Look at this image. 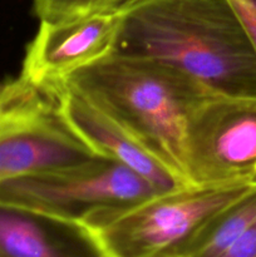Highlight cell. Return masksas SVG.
Wrapping results in <instances>:
<instances>
[{
  "label": "cell",
  "instance_id": "1",
  "mask_svg": "<svg viewBox=\"0 0 256 257\" xmlns=\"http://www.w3.org/2000/svg\"><path fill=\"white\" fill-rule=\"evenodd\" d=\"M112 54L170 65L215 95L256 98V53L228 0H140Z\"/></svg>",
  "mask_w": 256,
  "mask_h": 257
},
{
  "label": "cell",
  "instance_id": "2",
  "mask_svg": "<svg viewBox=\"0 0 256 257\" xmlns=\"http://www.w3.org/2000/svg\"><path fill=\"white\" fill-rule=\"evenodd\" d=\"M62 83L128 131L186 181L183 137L187 118L193 107L212 93L170 65L115 54L75 70Z\"/></svg>",
  "mask_w": 256,
  "mask_h": 257
},
{
  "label": "cell",
  "instance_id": "3",
  "mask_svg": "<svg viewBox=\"0 0 256 257\" xmlns=\"http://www.w3.org/2000/svg\"><path fill=\"white\" fill-rule=\"evenodd\" d=\"M253 185H187L84 223L109 257H182L208 223Z\"/></svg>",
  "mask_w": 256,
  "mask_h": 257
},
{
  "label": "cell",
  "instance_id": "4",
  "mask_svg": "<svg viewBox=\"0 0 256 257\" xmlns=\"http://www.w3.org/2000/svg\"><path fill=\"white\" fill-rule=\"evenodd\" d=\"M157 193L161 192L137 173L103 156L74 167L0 182V202L83 225L95 216L125 210Z\"/></svg>",
  "mask_w": 256,
  "mask_h": 257
},
{
  "label": "cell",
  "instance_id": "5",
  "mask_svg": "<svg viewBox=\"0 0 256 257\" xmlns=\"http://www.w3.org/2000/svg\"><path fill=\"white\" fill-rule=\"evenodd\" d=\"M98 157L67 124L58 94L20 78L0 92V182L63 170Z\"/></svg>",
  "mask_w": 256,
  "mask_h": 257
},
{
  "label": "cell",
  "instance_id": "6",
  "mask_svg": "<svg viewBox=\"0 0 256 257\" xmlns=\"http://www.w3.org/2000/svg\"><path fill=\"white\" fill-rule=\"evenodd\" d=\"M190 185H256V98L207 95L191 110L183 137Z\"/></svg>",
  "mask_w": 256,
  "mask_h": 257
},
{
  "label": "cell",
  "instance_id": "7",
  "mask_svg": "<svg viewBox=\"0 0 256 257\" xmlns=\"http://www.w3.org/2000/svg\"><path fill=\"white\" fill-rule=\"evenodd\" d=\"M123 12L40 22L19 78L42 90L57 92L65 77L112 54Z\"/></svg>",
  "mask_w": 256,
  "mask_h": 257
},
{
  "label": "cell",
  "instance_id": "8",
  "mask_svg": "<svg viewBox=\"0 0 256 257\" xmlns=\"http://www.w3.org/2000/svg\"><path fill=\"white\" fill-rule=\"evenodd\" d=\"M58 109L73 132L98 156L125 166L158 192H170L190 185L158 160L128 131L105 113L60 83Z\"/></svg>",
  "mask_w": 256,
  "mask_h": 257
},
{
  "label": "cell",
  "instance_id": "9",
  "mask_svg": "<svg viewBox=\"0 0 256 257\" xmlns=\"http://www.w3.org/2000/svg\"><path fill=\"white\" fill-rule=\"evenodd\" d=\"M0 257H109L85 225L0 202Z\"/></svg>",
  "mask_w": 256,
  "mask_h": 257
},
{
  "label": "cell",
  "instance_id": "10",
  "mask_svg": "<svg viewBox=\"0 0 256 257\" xmlns=\"http://www.w3.org/2000/svg\"><path fill=\"white\" fill-rule=\"evenodd\" d=\"M256 222V185L218 213L182 257H217Z\"/></svg>",
  "mask_w": 256,
  "mask_h": 257
},
{
  "label": "cell",
  "instance_id": "11",
  "mask_svg": "<svg viewBox=\"0 0 256 257\" xmlns=\"http://www.w3.org/2000/svg\"><path fill=\"white\" fill-rule=\"evenodd\" d=\"M140 0H33L40 22H58L85 15L123 12Z\"/></svg>",
  "mask_w": 256,
  "mask_h": 257
},
{
  "label": "cell",
  "instance_id": "12",
  "mask_svg": "<svg viewBox=\"0 0 256 257\" xmlns=\"http://www.w3.org/2000/svg\"><path fill=\"white\" fill-rule=\"evenodd\" d=\"M242 23L256 53V0H228Z\"/></svg>",
  "mask_w": 256,
  "mask_h": 257
},
{
  "label": "cell",
  "instance_id": "13",
  "mask_svg": "<svg viewBox=\"0 0 256 257\" xmlns=\"http://www.w3.org/2000/svg\"><path fill=\"white\" fill-rule=\"evenodd\" d=\"M217 257H256V222Z\"/></svg>",
  "mask_w": 256,
  "mask_h": 257
},
{
  "label": "cell",
  "instance_id": "14",
  "mask_svg": "<svg viewBox=\"0 0 256 257\" xmlns=\"http://www.w3.org/2000/svg\"><path fill=\"white\" fill-rule=\"evenodd\" d=\"M3 85H4V83H0V92H2L3 89Z\"/></svg>",
  "mask_w": 256,
  "mask_h": 257
}]
</instances>
